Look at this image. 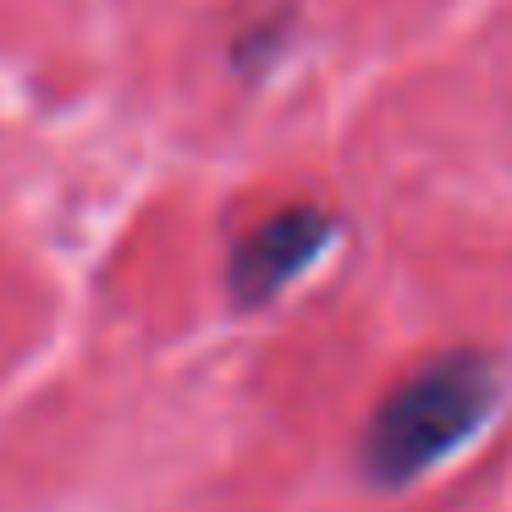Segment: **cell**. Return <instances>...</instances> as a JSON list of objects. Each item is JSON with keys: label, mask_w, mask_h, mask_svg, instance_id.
<instances>
[{"label": "cell", "mask_w": 512, "mask_h": 512, "mask_svg": "<svg viewBox=\"0 0 512 512\" xmlns=\"http://www.w3.org/2000/svg\"><path fill=\"white\" fill-rule=\"evenodd\" d=\"M325 243H331V221L320 210H309V204L259 221L232 254V298L237 303L276 298L287 281H298L325 254Z\"/></svg>", "instance_id": "cell-2"}, {"label": "cell", "mask_w": 512, "mask_h": 512, "mask_svg": "<svg viewBox=\"0 0 512 512\" xmlns=\"http://www.w3.org/2000/svg\"><path fill=\"white\" fill-rule=\"evenodd\" d=\"M501 402V375L479 353H446L408 375L375 408L364 435V463L380 485H408L468 446Z\"/></svg>", "instance_id": "cell-1"}]
</instances>
